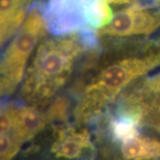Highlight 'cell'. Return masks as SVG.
Segmentation results:
<instances>
[{
  "mask_svg": "<svg viewBox=\"0 0 160 160\" xmlns=\"http://www.w3.org/2000/svg\"><path fill=\"white\" fill-rule=\"evenodd\" d=\"M107 47H98L89 78L74 109L76 124L84 125L103 115L139 78L160 65V44L145 39H107Z\"/></svg>",
  "mask_w": 160,
  "mask_h": 160,
  "instance_id": "obj_1",
  "label": "cell"
},
{
  "mask_svg": "<svg viewBox=\"0 0 160 160\" xmlns=\"http://www.w3.org/2000/svg\"><path fill=\"white\" fill-rule=\"evenodd\" d=\"M96 46V33L54 36L42 40L24 75L20 101L45 109L67 85L82 56Z\"/></svg>",
  "mask_w": 160,
  "mask_h": 160,
  "instance_id": "obj_2",
  "label": "cell"
},
{
  "mask_svg": "<svg viewBox=\"0 0 160 160\" xmlns=\"http://www.w3.org/2000/svg\"><path fill=\"white\" fill-rule=\"evenodd\" d=\"M39 6L53 36L96 33L113 16L107 0H46Z\"/></svg>",
  "mask_w": 160,
  "mask_h": 160,
  "instance_id": "obj_3",
  "label": "cell"
},
{
  "mask_svg": "<svg viewBox=\"0 0 160 160\" xmlns=\"http://www.w3.org/2000/svg\"><path fill=\"white\" fill-rule=\"evenodd\" d=\"M47 29L39 5L34 4L21 29L5 49L1 60V96H11L22 83L32 52L46 38Z\"/></svg>",
  "mask_w": 160,
  "mask_h": 160,
  "instance_id": "obj_4",
  "label": "cell"
},
{
  "mask_svg": "<svg viewBox=\"0 0 160 160\" xmlns=\"http://www.w3.org/2000/svg\"><path fill=\"white\" fill-rule=\"evenodd\" d=\"M48 124L46 113L22 101L2 103L0 144L16 155L22 145L32 140Z\"/></svg>",
  "mask_w": 160,
  "mask_h": 160,
  "instance_id": "obj_5",
  "label": "cell"
},
{
  "mask_svg": "<svg viewBox=\"0 0 160 160\" xmlns=\"http://www.w3.org/2000/svg\"><path fill=\"white\" fill-rule=\"evenodd\" d=\"M160 29V6L135 3L113 14L96 31L98 39H145Z\"/></svg>",
  "mask_w": 160,
  "mask_h": 160,
  "instance_id": "obj_6",
  "label": "cell"
},
{
  "mask_svg": "<svg viewBox=\"0 0 160 160\" xmlns=\"http://www.w3.org/2000/svg\"><path fill=\"white\" fill-rule=\"evenodd\" d=\"M128 87L124 97L140 111L142 126L160 132V73Z\"/></svg>",
  "mask_w": 160,
  "mask_h": 160,
  "instance_id": "obj_7",
  "label": "cell"
},
{
  "mask_svg": "<svg viewBox=\"0 0 160 160\" xmlns=\"http://www.w3.org/2000/svg\"><path fill=\"white\" fill-rule=\"evenodd\" d=\"M33 0H0L1 46L21 29L34 5Z\"/></svg>",
  "mask_w": 160,
  "mask_h": 160,
  "instance_id": "obj_8",
  "label": "cell"
},
{
  "mask_svg": "<svg viewBox=\"0 0 160 160\" xmlns=\"http://www.w3.org/2000/svg\"><path fill=\"white\" fill-rule=\"evenodd\" d=\"M122 160H160V139L140 132L118 142Z\"/></svg>",
  "mask_w": 160,
  "mask_h": 160,
  "instance_id": "obj_9",
  "label": "cell"
},
{
  "mask_svg": "<svg viewBox=\"0 0 160 160\" xmlns=\"http://www.w3.org/2000/svg\"><path fill=\"white\" fill-rule=\"evenodd\" d=\"M107 2L113 6H130L138 3V0H107Z\"/></svg>",
  "mask_w": 160,
  "mask_h": 160,
  "instance_id": "obj_10",
  "label": "cell"
},
{
  "mask_svg": "<svg viewBox=\"0 0 160 160\" xmlns=\"http://www.w3.org/2000/svg\"><path fill=\"white\" fill-rule=\"evenodd\" d=\"M154 1H155V3H156L158 6H160V0H154Z\"/></svg>",
  "mask_w": 160,
  "mask_h": 160,
  "instance_id": "obj_11",
  "label": "cell"
}]
</instances>
